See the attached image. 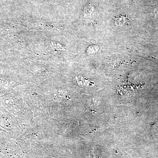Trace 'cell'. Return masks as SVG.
<instances>
[{"label": "cell", "instance_id": "1", "mask_svg": "<svg viewBox=\"0 0 158 158\" xmlns=\"http://www.w3.org/2000/svg\"><path fill=\"white\" fill-rule=\"evenodd\" d=\"M94 10L93 6H92L91 4H87L85 6V9H84V14L85 16H90L93 12Z\"/></svg>", "mask_w": 158, "mask_h": 158}]
</instances>
